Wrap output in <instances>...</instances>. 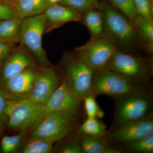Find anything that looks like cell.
<instances>
[{
	"instance_id": "obj_1",
	"label": "cell",
	"mask_w": 153,
	"mask_h": 153,
	"mask_svg": "<svg viewBox=\"0 0 153 153\" xmlns=\"http://www.w3.org/2000/svg\"><path fill=\"white\" fill-rule=\"evenodd\" d=\"M146 85L133 93L114 98V114L108 134L143 117L153 109L152 93Z\"/></svg>"
},
{
	"instance_id": "obj_2",
	"label": "cell",
	"mask_w": 153,
	"mask_h": 153,
	"mask_svg": "<svg viewBox=\"0 0 153 153\" xmlns=\"http://www.w3.org/2000/svg\"><path fill=\"white\" fill-rule=\"evenodd\" d=\"M146 85L131 81L119 74L102 68L94 70L90 94L106 95L113 98L135 92Z\"/></svg>"
},
{
	"instance_id": "obj_3",
	"label": "cell",
	"mask_w": 153,
	"mask_h": 153,
	"mask_svg": "<svg viewBox=\"0 0 153 153\" xmlns=\"http://www.w3.org/2000/svg\"><path fill=\"white\" fill-rule=\"evenodd\" d=\"M77 115L66 111L47 113L33 127L31 137L54 143L66 137L73 130Z\"/></svg>"
},
{
	"instance_id": "obj_4",
	"label": "cell",
	"mask_w": 153,
	"mask_h": 153,
	"mask_svg": "<svg viewBox=\"0 0 153 153\" xmlns=\"http://www.w3.org/2000/svg\"><path fill=\"white\" fill-rule=\"evenodd\" d=\"M47 113L44 104L28 99L10 100L7 107V125L14 129L26 131L34 127Z\"/></svg>"
},
{
	"instance_id": "obj_5",
	"label": "cell",
	"mask_w": 153,
	"mask_h": 153,
	"mask_svg": "<svg viewBox=\"0 0 153 153\" xmlns=\"http://www.w3.org/2000/svg\"><path fill=\"white\" fill-rule=\"evenodd\" d=\"M47 25L44 13L22 20L20 39L38 63L44 67L49 63L42 44V37Z\"/></svg>"
},
{
	"instance_id": "obj_6",
	"label": "cell",
	"mask_w": 153,
	"mask_h": 153,
	"mask_svg": "<svg viewBox=\"0 0 153 153\" xmlns=\"http://www.w3.org/2000/svg\"><path fill=\"white\" fill-rule=\"evenodd\" d=\"M103 68L120 74L137 84L146 85L149 82V65L132 55L117 51Z\"/></svg>"
},
{
	"instance_id": "obj_7",
	"label": "cell",
	"mask_w": 153,
	"mask_h": 153,
	"mask_svg": "<svg viewBox=\"0 0 153 153\" xmlns=\"http://www.w3.org/2000/svg\"><path fill=\"white\" fill-rule=\"evenodd\" d=\"M76 50L78 57L94 70L103 68L117 51L110 39L101 36L93 38Z\"/></svg>"
},
{
	"instance_id": "obj_8",
	"label": "cell",
	"mask_w": 153,
	"mask_h": 153,
	"mask_svg": "<svg viewBox=\"0 0 153 153\" xmlns=\"http://www.w3.org/2000/svg\"><path fill=\"white\" fill-rule=\"evenodd\" d=\"M65 77L71 90L80 101L90 94L94 70L79 57L69 60Z\"/></svg>"
},
{
	"instance_id": "obj_9",
	"label": "cell",
	"mask_w": 153,
	"mask_h": 153,
	"mask_svg": "<svg viewBox=\"0 0 153 153\" xmlns=\"http://www.w3.org/2000/svg\"><path fill=\"white\" fill-rule=\"evenodd\" d=\"M153 134V111L138 119L110 133L105 137L108 143L123 144L141 139Z\"/></svg>"
},
{
	"instance_id": "obj_10",
	"label": "cell",
	"mask_w": 153,
	"mask_h": 153,
	"mask_svg": "<svg viewBox=\"0 0 153 153\" xmlns=\"http://www.w3.org/2000/svg\"><path fill=\"white\" fill-rule=\"evenodd\" d=\"M101 9L104 16V25L109 34L123 44L134 41L136 33L127 19L114 8L106 4H102Z\"/></svg>"
},
{
	"instance_id": "obj_11",
	"label": "cell",
	"mask_w": 153,
	"mask_h": 153,
	"mask_svg": "<svg viewBox=\"0 0 153 153\" xmlns=\"http://www.w3.org/2000/svg\"><path fill=\"white\" fill-rule=\"evenodd\" d=\"M59 76L49 66L37 69L34 83L28 99L45 104L60 85Z\"/></svg>"
},
{
	"instance_id": "obj_12",
	"label": "cell",
	"mask_w": 153,
	"mask_h": 153,
	"mask_svg": "<svg viewBox=\"0 0 153 153\" xmlns=\"http://www.w3.org/2000/svg\"><path fill=\"white\" fill-rule=\"evenodd\" d=\"M81 102L73 93L65 78L44 105L47 113L66 111L77 115Z\"/></svg>"
},
{
	"instance_id": "obj_13",
	"label": "cell",
	"mask_w": 153,
	"mask_h": 153,
	"mask_svg": "<svg viewBox=\"0 0 153 153\" xmlns=\"http://www.w3.org/2000/svg\"><path fill=\"white\" fill-rule=\"evenodd\" d=\"M36 60L22 49L10 53L0 66V89L12 76L27 68L36 67Z\"/></svg>"
},
{
	"instance_id": "obj_14",
	"label": "cell",
	"mask_w": 153,
	"mask_h": 153,
	"mask_svg": "<svg viewBox=\"0 0 153 153\" xmlns=\"http://www.w3.org/2000/svg\"><path fill=\"white\" fill-rule=\"evenodd\" d=\"M36 67L25 69L9 79L3 85V89L10 100L28 99L33 88L37 72Z\"/></svg>"
},
{
	"instance_id": "obj_15",
	"label": "cell",
	"mask_w": 153,
	"mask_h": 153,
	"mask_svg": "<svg viewBox=\"0 0 153 153\" xmlns=\"http://www.w3.org/2000/svg\"><path fill=\"white\" fill-rule=\"evenodd\" d=\"M51 25H58L68 22H78L81 19L79 12L65 5L51 4L44 13Z\"/></svg>"
},
{
	"instance_id": "obj_16",
	"label": "cell",
	"mask_w": 153,
	"mask_h": 153,
	"mask_svg": "<svg viewBox=\"0 0 153 153\" xmlns=\"http://www.w3.org/2000/svg\"><path fill=\"white\" fill-rule=\"evenodd\" d=\"M50 5L48 0H16L13 7L17 17L23 20L43 13Z\"/></svg>"
},
{
	"instance_id": "obj_17",
	"label": "cell",
	"mask_w": 153,
	"mask_h": 153,
	"mask_svg": "<svg viewBox=\"0 0 153 153\" xmlns=\"http://www.w3.org/2000/svg\"><path fill=\"white\" fill-rule=\"evenodd\" d=\"M79 140L83 153H123L122 149L111 146L105 138L80 135Z\"/></svg>"
},
{
	"instance_id": "obj_18",
	"label": "cell",
	"mask_w": 153,
	"mask_h": 153,
	"mask_svg": "<svg viewBox=\"0 0 153 153\" xmlns=\"http://www.w3.org/2000/svg\"><path fill=\"white\" fill-rule=\"evenodd\" d=\"M22 22L18 17L0 21V41L10 43L18 41Z\"/></svg>"
},
{
	"instance_id": "obj_19",
	"label": "cell",
	"mask_w": 153,
	"mask_h": 153,
	"mask_svg": "<svg viewBox=\"0 0 153 153\" xmlns=\"http://www.w3.org/2000/svg\"><path fill=\"white\" fill-rule=\"evenodd\" d=\"M79 135L105 138L108 134V130L102 121L97 118H87L79 126L78 130Z\"/></svg>"
},
{
	"instance_id": "obj_20",
	"label": "cell",
	"mask_w": 153,
	"mask_h": 153,
	"mask_svg": "<svg viewBox=\"0 0 153 153\" xmlns=\"http://www.w3.org/2000/svg\"><path fill=\"white\" fill-rule=\"evenodd\" d=\"M83 22L90 31L93 38L101 36L104 30V16L102 12L93 9L86 11Z\"/></svg>"
},
{
	"instance_id": "obj_21",
	"label": "cell",
	"mask_w": 153,
	"mask_h": 153,
	"mask_svg": "<svg viewBox=\"0 0 153 153\" xmlns=\"http://www.w3.org/2000/svg\"><path fill=\"white\" fill-rule=\"evenodd\" d=\"M140 35L152 49L153 43V21L152 18H146L137 15L133 22Z\"/></svg>"
},
{
	"instance_id": "obj_22",
	"label": "cell",
	"mask_w": 153,
	"mask_h": 153,
	"mask_svg": "<svg viewBox=\"0 0 153 153\" xmlns=\"http://www.w3.org/2000/svg\"><path fill=\"white\" fill-rule=\"evenodd\" d=\"M54 143L40 138L31 137L22 149V153H50Z\"/></svg>"
},
{
	"instance_id": "obj_23",
	"label": "cell",
	"mask_w": 153,
	"mask_h": 153,
	"mask_svg": "<svg viewBox=\"0 0 153 153\" xmlns=\"http://www.w3.org/2000/svg\"><path fill=\"white\" fill-rule=\"evenodd\" d=\"M26 135V131H20L14 135H4L1 141V148L4 153L15 152L19 149Z\"/></svg>"
},
{
	"instance_id": "obj_24",
	"label": "cell",
	"mask_w": 153,
	"mask_h": 153,
	"mask_svg": "<svg viewBox=\"0 0 153 153\" xmlns=\"http://www.w3.org/2000/svg\"><path fill=\"white\" fill-rule=\"evenodd\" d=\"M126 150L138 153H153V134L132 142L123 144Z\"/></svg>"
},
{
	"instance_id": "obj_25",
	"label": "cell",
	"mask_w": 153,
	"mask_h": 153,
	"mask_svg": "<svg viewBox=\"0 0 153 153\" xmlns=\"http://www.w3.org/2000/svg\"><path fill=\"white\" fill-rule=\"evenodd\" d=\"M95 97L91 94H89L82 100L87 118L100 119L104 117V111L97 103Z\"/></svg>"
},
{
	"instance_id": "obj_26",
	"label": "cell",
	"mask_w": 153,
	"mask_h": 153,
	"mask_svg": "<svg viewBox=\"0 0 153 153\" xmlns=\"http://www.w3.org/2000/svg\"><path fill=\"white\" fill-rule=\"evenodd\" d=\"M114 6L121 11L128 18L130 22H133L137 14L135 8L132 0H110Z\"/></svg>"
},
{
	"instance_id": "obj_27",
	"label": "cell",
	"mask_w": 153,
	"mask_h": 153,
	"mask_svg": "<svg viewBox=\"0 0 153 153\" xmlns=\"http://www.w3.org/2000/svg\"><path fill=\"white\" fill-rule=\"evenodd\" d=\"M56 151L60 153H83L79 140V135L78 138L68 140L61 144Z\"/></svg>"
},
{
	"instance_id": "obj_28",
	"label": "cell",
	"mask_w": 153,
	"mask_h": 153,
	"mask_svg": "<svg viewBox=\"0 0 153 153\" xmlns=\"http://www.w3.org/2000/svg\"><path fill=\"white\" fill-rule=\"evenodd\" d=\"M63 5L76 10L78 12L86 11L96 6L90 0H61Z\"/></svg>"
},
{
	"instance_id": "obj_29",
	"label": "cell",
	"mask_w": 153,
	"mask_h": 153,
	"mask_svg": "<svg viewBox=\"0 0 153 153\" xmlns=\"http://www.w3.org/2000/svg\"><path fill=\"white\" fill-rule=\"evenodd\" d=\"M137 13L146 18H152V7L151 0H132Z\"/></svg>"
},
{
	"instance_id": "obj_30",
	"label": "cell",
	"mask_w": 153,
	"mask_h": 153,
	"mask_svg": "<svg viewBox=\"0 0 153 153\" xmlns=\"http://www.w3.org/2000/svg\"><path fill=\"white\" fill-rule=\"evenodd\" d=\"M8 95L3 89H0V128H2L7 124V107L9 100Z\"/></svg>"
},
{
	"instance_id": "obj_31",
	"label": "cell",
	"mask_w": 153,
	"mask_h": 153,
	"mask_svg": "<svg viewBox=\"0 0 153 153\" xmlns=\"http://www.w3.org/2000/svg\"><path fill=\"white\" fill-rule=\"evenodd\" d=\"M17 17L13 6L0 2V21Z\"/></svg>"
},
{
	"instance_id": "obj_32",
	"label": "cell",
	"mask_w": 153,
	"mask_h": 153,
	"mask_svg": "<svg viewBox=\"0 0 153 153\" xmlns=\"http://www.w3.org/2000/svg\"><path fill=\"white\" fill-rule=\"evenodd\" d=\"M13 44L0 41V66L10 53Z\"/></svg>"
},
{
	"instance_id": "obj_33",
	"label": "cell",
	"mask_w": 153,
	"mask_h": 153,
	"mask_svg": "<svg viewBox=\"0 0 153 153\" xmlns=\"http://www.w3.org/2000/svg\"><path fill=\"white\" fill-rule=\"evenodd\" d=\"M15 1H16V0H0V2L8 4L10 5L13 6H13Z\"/></svg>"
},
{
	"instance_id": "obj_34",
	"label": "cell",
	"mask_w": 153,
	"mask_h": 153,
	"mask_svg": "<svg viewBox=\"0 0 153 153\" xmlns=\"http://www.w3.org/2000/svg\"><path fill=\"white\" fill-rule=\"evenodd\" d=\"M60 1L61 0H48L51 4H55L60 2Z\"/></svg>"
},
{
	"instance_id": "obj_35",
	"label": "cell",
	"mask_w": 153,
	"mask_h": 153,
	"mask_svg": "<svg viewBox=\"0 0 153 153\" xmlns=\"http://www.w3.org/2000/svg\"><path fill=\"white\" fill-rule=\"evenodd\" d=\"M91 2L93 3V4L95 5L96 7H97L98 5V0H90Z\"/></svg>"
},
{
	"instance_id": "obj_36",
	"label": "cell",
	"mask_w": 153,
	"mask_h": 153,
	"mask_svg": "<svg viewBox=\"0 0 153 153\" xmlns=\"http://www.w3.org/2000/svg\"><path fill=\"white\" fill-rule=\"evenodd\" d=\"M1 128H0V136H1Z\"/></svg>"
},
{
	"instance_id": "obj_37",
	"label": "cell",
	"mask_w": 153,
	"mask_h": 153,
	"mask_svg": "<svg viewBox=\"0 0 153 153\" xmlns=\"http://www.w3.org/2000/svg\"><path fill=\"white\" fill-rule=\"evenodd\" d=\"M151 1H153V0H151Z\"/></svg>"
}]
</instances>
